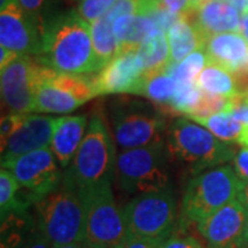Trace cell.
Masks as SVG:
<instances>
[{"instance_id":"1","label":"cell","mask_w":248,"mask_h":248,"mask_svg":"<svg viewBox=\"0 0 248 248\" xmlns=\"http://www.w3.org/2000/svg\"><path fill=\"white\" fill-rule=\"evenodd\" d=\"M36 58L58 73L91 75L99 71L90 24L78 10L61 13L46 22Z\"/></svg>"},{"instance_id":"2","label":"cell","mask_w":248,"mask_h":248,"mask_svg":"<svg viewBox=\"0 0 248 248\" xmlns=\"http://www.w3.org/2000/svg\"><path fill=\"white\" fill-rule=\"evenodd\" d=\"M113 135L101 115L91 116L87 133L75 157L63 170L62 182L78 192L104 184H112L116 171V148Z\"/></svg>"},{"instance_id":"3","label":"cell","mask_w":248,"mask_h":248,"mask_svg":"<svg viewBox=\"0 0 248 248\" xmlns=\"http://www.w3.org/2000/svg\"><path fill=\"white\" fill-rule=\"evenodd\" d=\"M164 141L170 160L195 175L232 161L236 156V151L228 142L184 117L170 124Z\"/></svg>"},{"instance_id":"4","label":"cell","mask_w":248,"mask_h":248,"mask_svg":"<svg viewBox=\"0 0 248 248\" xmlns=\"http://www.w3.org/2000/svg\"><path fill=\"white\" fill-rule=\"evenodd\" d=\"M110 133L120 151L164 141L167 115L155 104L117 98L109 107Z\"/></svg>"},{"instance_id":"5","label":"cell","mask_w":248,"mask_h":248,"mask_svg":"<svg viewBox=\"0 0 248 248\" xmlns=\"http://www.w3.org/2000/svg\"><path fill=\"white\" fill-rule=\"evenodd\" d=\"M39 229L53 247L84 240L86 210L79 192L61 182L55 190L33 205Z\"/></svg>"},{"instance_id":"6","label":"cell","mask_w":248,"mask_h":248,"mask_svg":"<svg viewBox=\"0 0 248 248\" xmlns=\"http://www.w3.org/2000/svg\"><path fill=\"white\" fill-rule=\"evenodd\" d=\"M170 156L166 141L117 153L115 177L125 193L156 192L170 185Z\"/></svg>"},{"instance_id":"7","label":"cell","mask_w":248,"mask_h":248,"mask_svg":"<svg viewBox=\"0 0 248 248\" xmlns=\"http://www.w3.org/2000/svg\"><path fill=\"white\" fill-rule=\"evenodd\" d=\"M243 184L233 166L222 164L205 170L189 181L182 199V214L187 221H204L239 197Z\"/></svg>"},{"instance_id":"8","label":"cell","mask_w":248,"mask_h":248,"mask_svg":"<svg viewBox=\"0 0 248 248\" xmlns=\"http://www.w3.org/2000/svg\"><path fill=\"white\" fill-rule=\"evenodd\" d=\"M86 210L84 243L90 248H123L130 233L123 210L117 207L112 184L79 193Z\"/></svg>"},{"instance_id":"9","label":"cell","mask_w":248,"mask_h":248,"mask_svg":"<svg viewBox=\"0 0 248 248\" xmlns=\"http://www.w3.org/2000/svg\"><path fill=\"white\" fill-rule=\"evenodd\" d=\"M130 236L166 240L177 218V200L171 186L134 196L123 208Z\"/></svg>"},{"instance_id":"10","label":"cell","mask_w":248,"mask_h":248,"mask_svg":"<svg viewBox=\"0 0 248 248\" xmlns=\"http://www.w3.org/2000/svg\"><path fill=\"white\" fill-rule=\"evenodd\" d=\"M17 179L21 196L28 207L35 205L43 197L61 185L63 171L50 148L22 155L1 163Z\"/></svg>"},{"instance_id":"11","label":"cell","mask_w":248,"mask_h":248,"mask_svg":"<svg viewBox=\"0 0 248 248\" xmlns=\"http://www.w3.org/2000/svg\"><path fill=\"white\" fill-rule=\"evenodd\" d=\"M45 69L35 55H19L1 68V101L10 113L33 112L36 90Z\"/></svg>"},{"instance_id":"12","label":"cell","mask_w":248,"mask_h":248,"mask_svg":"<svg viewBox=\"0 0 248 248\" xmlns=\"http://www.w3.org/2000/svg\"><path fill=\"white\" fill-rule=\"evenodd\" d=\"M45 22L31 16L17 0L0 1V47L19 55H37Z\"/></svg>"},{"instance_id":"13","label":"cell","mask_w":248,"mask_h":248,"mask_svg":"<svg viewBox=\"0 0 248 248\" xmlns=\"http://www.w3.org/2000/svg\"><path fill=\"white\" fill-rule=\"evenodd\" d=\"M247 222L248 211L236 199L199 222L197 229L208 248H243Z\"/></svg>"},{"instance_id":"14","label":"cell","mask_w":248,"mask_h":248,"mask_svg":"<svg viewBox=\"0 0 248 248\" xmlns=\"http://www.w3.org/2000/svg\"><path fill=\"white\" fill-rule=\"evenodd\" d=\"M143 75L145 66L137 51L119 54L93 75V84L97 95L135 94Z\"/></svg>"},{"instance_id":"15","label":"cell","mask_w":248,"mask_h":248,"mask_svg":"<svg viewBox=\"0 0 248 248\" xmlns=\"http://www.w3.org/2000/svg\"><path fill=\"white\" fill-rule=\"evenodd\" d=\"M61 117L27 115L16 133L1 143V163L17 159L29 152L50 148Z\"/></svg>"},{"instance_id":"16","label":"cell","mask_w":248,"mask_h":248,"mask_svg":"<svg viewBox=\"0 0 248 248\" xmlns=\"http://www.w3.org/2000/svg\"><path fill=\"white\" fill-rule=\"evenodd\" d=\"M203 40L226 32H239L241 13L228 0H207L195 13H189Z\"/></svg>"},{"instance_id":"17","label":"cell","mask_w":248,"mask_h":248,"mask_svg":"<svg viewBox=\"0 0 248 248\" xmlns=\"http://www.w3.org/2000/svg\"><path fill=\"white\" fill-rule=\"evenodd\" d=\"M208 61L233 75H248V42L239 32L211 36L205 43Z\"/></svg>"},{"instance_id":"18","label":"cell","mask_w":248,"mask_h":248,"mask_svg":"<svg viewBox=\"0 0 248 248\" xmlns=\"http://www.w3.org/2000/svg\"><path fill=\"white\" fill-rule=\"evenodd\" d=\"M1 248H53L28 210L1 218Z\"/></svg>"},{"instance_id":"19","label":"cell","mask_w":248,"mask_h":248,"mask_svg":"<svg viewBox=\"0 0 248 248\" xmlns=\"http://www.w3.org/2000/svg\"><path fill=\"white\" fill-rule=\"evenodd\" d=\"M89 119L86 115L61 116L54 131L50 149L61 169H68L87 133Z\"/></svg>"},{"instance_id":"20","label":"cell","mask_w":248,"mask_h":248,"mask_svg":"<svg viewBox=\"0 0 248 248\" xmlns=\"http://www.w3.org/2000/svg\"><path fill=\"white\" fill-rule=\"evenodd\" d=\"M54 71L46 66L35 94L33 112L48 115H65L84 105V102L60 86L53 78Z\"/></svg>"},{"instance_id":"21","label":"cell","mask_w":248,"mask_h":248,"mask_svg":"<svg viewBox=\"0 0 248 248\" xmlns=\"http://www.w3.org/2000/svg\"><path fill=\"white\" fill-rule=\"evenodd\" d=\"M113 31L119 42V54H125L137 51L148 36L161 29L152 14H131L117 18Z\"/></svg>"},{"instance_id":"22","label":"cell","mask_w":248,"mask_h":248,"mask_svg":"<svg viewBox=\"0 0 248 248\" xmlns=\"http://www.w3.org/2000/svg\"><path fill=\"white\" fill-rule=\"evenodd\" d=\"M170 47V65L184 61L189 54L197 48L205 47V42L196 27L190 14H184L167 29Z\"/></svg>"},{"instance_id":"23","label":"cell","mask_w":248,"mask_h":248,"mask_svg":"<svg viewBox=\"0 0 248 248\" xmlns=\"http://www.w3.org/2000/svg\"><path fill=\"white\" fill-rule=\"evenodd\" d=\"M177 87L178 81L167 69L156 73H145L134 95L145 97L152 104L163 109L171 101Z\"/></svg>"},{"instance_id":"24","label":"cell","mask_w":248,"mask_h":248,"mask_svg":"<svg viewBox=\"0 0 248 248\" xmlns=\"http://www.w3.org/2000/svg\"><path fill=\"white\" fill-rule=\"evenodd\" d=\"M137 54L145 66V73L166 71L170 66V47L166 31H157L142 42Z\"/></svg>"},{"instance_id":"25","label":"cell","mask_w":248,"mask_h":248,"mask_svg":"<svg viewBox=\"0 0 248 248\" xmlns=\"http://www.w3.org/2000/svg\"><path fill=\"white\" fill-rule=\"evenodd\" d=\"M113 24L115 22L110 21L107 16H102L99 19L90 24L91 39L99 71L108 62L119 55V42L116 39Z\"/></svg>"},{"instance_id":"26","label":"cell","mask_w":248,"mask_h":248,"mask_svg":"<svg viewBox=\"0 0 248 248\" xmlns=\"http://www.w3.org/2000/svg\"><path fill=\"white\" fill-rule=\"evenodd\" d=\"M197 84L202 91L210 94L229 98L240 97L233 73L214 62L208 61V63L204 66L197 78Z\"/></svg>"},{"instance_id":"27","label":"cell","mask_w":248,"mask_h":248,"mask_svg":"<svg viewBox=\"0 0 248 248\" xmlns=\"http://www.w3.org/2000/svg\"><path fill=\"white\" fill-rule=\"evenodd\" d=\"M25 202L21 196V187L17 179L11 174V171L6 167L0 170V214L1 218L16 211L28 210Z\"/></svg>"},{"instance_id":"28","label":"cell","mask_w":248,"mask_h":248,"mask_svg":"<svg viewBox=\"0 0 248 248\" xmlns=\"http://www.w3.org/2000/svg\"><path fill=\"white\" fill-rule=\"evenodd\" d=\"M196 123L205 127L208 131L219 138L223 142H239L240 134L243 130V125L239 120H236L231 112H225V113H218V115L208 116L203 119H197L193 120Z\"/></svg>"},{"instance_id":"29","label":"cell","mask_w":248,"mask_h":248,"mask_svg":"<svg viewBox=\"0 0 248 248\" xmlns=\"http://www.w3.org/2000/svg\"><path fill=\"white\" fill-rule=\"evenodd\" d=\"M202 97V89L199 87L197 81L189 83H178L177 91L172 95L171 101L161 110L166 115H184L187 116L192 109L197 105Z\"/></svg>"},{"instance_id":"30","label":"cell","mask_w":248,"mask_h":248,"mask_svg":"<svg viewBox=\"0 0 248 248\" xmlns=\"http://www.w3.org/2000/svg\"><path fill=\"white\" fill-rule=\"evenodd\" d=\"M207 63H208V55L205 51V47H202L192 54H189L184 61L175 65H170L167 71L172 75V78L177 80L178 83L197 81L199 75L202 73Z\"/></svg>"},{"instance_id":"31","label":"cell","mask_w":248,"mask_h":248,"mask_svg":"<svg viewBox=\"0 0 248 248\" xmlns=\"http://www.w3.org/2000/svg\"><path fill=\"white\" fill-rule=\"evenodd\" d=\"M236 99L237 97H222V95H215V94L202 91V97L199 99L197 105L186 117L192 120H197V119H203V117L218 115V113L232 112L236 105Z\"/></svg>"},{"instance_id":"32","label":"cell","mask_w":248,"mask_h":248,"mask_svg":"<svg viewBox=\"0 0 248 248\" xmlns=\"http://www.w3.org/2000/svg\"><path fill=\"white\" fill-rule=\"evenodd\" d=\"M115 1L116 0H80L78 13L81 18H84L89 24H91L102 16H105L115 4Z\"/></svg>"},{"instance_id":"33","label":"cell","mask_w":248,"mask_h":248,"mask_svg":"<svg viewBox=\"0 0 248 248\" xmlns=\"http://www.w3.org/2000/svg\"><path fill=\"white\" fill-rule=\"evenodd\" d=\"M27 115H19V113H9L7 116L1 117V125H0V137L1 143L9 140L13 134L16 133L18 127L24 122Z\"/></svg>"},{"instance_id":"34","label":"cell","mask_w":248,"mask_h":248,"mask_svg":"<svg viewBox=\"0 0 248 248\" xmlns=\"http://www.w3.org/2000/svg\"><path fill=\"white\" fill-rule=\"evenodd\" d=\"M232 166L243 185H248V148H241L236 152V156L232 160Z\"/></svg>"},{"instance_id":"35","label":"cell","mask_w":248,"mask_h":248,"mask_svg":"<svg viewBox=\"0 0 248 248\" xmlns=\"http://www.w3.org/2000/svg\"><path fill=\"white\" fill-rule=\"evenodd\" d=\"M159 9L166 10L175 16H184L190 13L193 0H156Z\"/></svg>"},{"instance_id":"36","label":"cell","mask_w":248,"mask_h":248,"mask_svg":"<svg viewBox=\"0 0 248 248\" xmlns=\"http://www.w3.org/2000/svg\"><path fill=\"white\" fill-rule=\"evenodd\" d=\"M160 248H204L202 243L192 236H170Z\"/></svg>"},{"instance_id":"37","label":"cell","mask_w":248,"mask_h":248,"mask_svg":"<svg viewBox=\"0 0 248 248\" xmlns=\"http://www.w3.org/2000/svg\"><path fill=\"white\" fill-rule=\"evenodd\" d=\"M164 240L140 237V236H128L123 248H160Z\"/></svg>"},{"instance_id":"38","label":"cell","mask_w":248,"mask_h":248,"mask_svg":"<svg viewBox=\"0 0 248 248\" xmlns=\"http://www.w3.org/2000/svg\"><path fill=\"white\" fill-rule=\"evenodd\" d=\"M17 1L18 4L25 10L27 13H29L31 16L42 19L40 18V13H42V10L45 7L46 0H17Z\"/></svg>"},{"instance_id":"39","label":"cell","mask_w":248,"mask_h":248,"mask_svg":"<svg viewBox=\"0 0 248 248\" xmlns=\"http://www.w3.org/2000/svg\"><path fill=\"white\" fill-rule=\"evenodd\" d=\"M231 113L241 124H248V104H244L241 101V97H237L236 105H234Z\"/></svg>"},{"instance_id":"40","label":"cell","mask_w":248,"mask_h":248,"mask_svg":"<svg viewBox=\"0 0 248 248\" xmlns=\"http://www.w3.org/2000/svg\"><path fill=\"white\" fill-rule=\"evenodd\" d=\"M17 57H19V54L14 53L11 50H7L4 47H0V68H6L9 63L14 61Z\"/></svg>"},{"instance_id":"41","label":"cell","mask_w":248,"mask_h":248,"mask_svg":"<svg viewBox=\"0 0 248 248\" xmlns=\"http://www.w3.org/2000/svg\"><path fill=\"white\" fill-rule=\"evenodd\" d=\"M239 33L248 42V13L241 14V21H240Z\"/></svg>"},{"instance_id":"42","label":"cell","mask_w":248,"mask_h":248,"mask_svg":"<svg viewBox=\"0 0 248 248\" xmlns=\"http://www.w3.org/2000/svg\"><path fill=\"white\" fill-rule=\"evenodd\" d=\"M240 200V203L243 204L244 207H246V210L248 211V185L243 186V189L240 190L239 197H237Z\"/></svg>"},{"instance_id":"43","label":"cell","mask_w":248,"mask_h":248,"mask_svg":"<svg viewBox=\"0 0 248 248\" xmlns=\"http://www.w3.org/2000/svg\"><path fill=\"white\" fill-rule=\"evenodd\" d=\"M239 143L243 145L244 148H248V124H244L243 125V130H241V134H240Z\"/></svg>"},{"instance_id":"44","label":"cell","mask_w":248,"mask_h":248,"mask_svg":"<svg viewBox=\"0 0 248 248\" xmlns=\"http://www.w3.org/2000/svg\"><path fill=\"white\" fill-rule=\"evenodd\" d=\"M53 248H90L84 241H79V243H72V244H65V246H58V247Z\"/></svg>"},{"instance_id":"45","label":"cell","mask_w":248,"mask_h":248,"mask_svg":"<svg viewBox=\"0 0 248 248\" xmlns=\"http://www.w3.org/2000/svg\"><path fill=\"white\" fill-rule=\"evenodd\" d=\"M243 248H248V222L247 229H246V236H244V243H243Z\"/></svg>"},{"instance_id":"46","label":"cell","mask_w":248,"mask_h":248,"mask_svg":"<svg viewBox=\"0 0 248 248\" xmlns=\"http://www.w3.org/2000/svg\"><path fill=\"white\" fill-rule=\"evenodd\" d=\"M241 101H243L244 104H248V91L244 94V95H243V97H241Z\"/></svg>"},{"instance_id":"47","label":"cell","mask_w":248,"mask_h":248,"mask_svg":"<svg viewBox=\"0 0 248 248\" xmlns=\"http://www.w3.org/2000/svg\"><path fill=\"white\" fill-rule=\"evenodd\" d=\"M78 1H80V0H78Z\"/></svg>"},{"instance_id":"48","label":"cell","mask_w":248,"mask_h":248,"mask_svg":"<svg viewBox=\"0 0 248 248\" xmlns=\"http://www.w3.org/2000/svg\"><path fill=\"white\" fill-rule=\"evenodd\" d=\"M247 13H248V11H247Z\"/></svg>"}]
</instances>
